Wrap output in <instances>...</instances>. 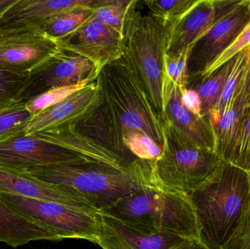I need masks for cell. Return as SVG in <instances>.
I'll list each match as a JSON object with an SVG mask.
<instances>
[{
    "label": "cell",
    "instance_id": "f1b7e54d",
    "mask_svg": "<svg viewBox=\"0 0 250 249\" xmlns=\"http://www.w3.org/2000/svg\"><path fill=\"white\" fill-rule=\"evenodd\" d=\"M230 163L250 173V106L242 121Z\"/></svg>",
    "mask_w": 250,
    "mask_h": 249
},
{
    "label": "cell",
    "instance_id": "7c38bea8",
    "mask_svg": "<svg viewBox=\"0 0 250 249\" xmlns=\"http://www.w3.org/2000/svg\"><path fill=\"white\" fill-rule=\"evenodd\" d=\"M60 48L88 58L102 70L125 54L124 36L98 20L89 19L77 30L60 39Z\"/></svg>",
    "mask_w": 250,
    "mask_h": 249
},
{
    "label": "cell",
    "instance_id": "836d02e7",
    "mask_svg": "<svg viewBox=\"0 0 250 249\" xmlns=\"http://www.w3.org/2000/svg\"><path fill=\"white\" fill-rule=\"evenodd\" d=\"M181 91V102L183 106L192 114L202 116L201 115V102L199 95L193 89H185Z\"/></svg>",
    "mask_w": 250,
    "mask_h": 249
},
{
    "label": "cell",
    "instance_id": "e0dca14e",
    "mask_svg": "<svg viewBox=\"0 0 250 249\" xmlns=\"http://www.w3.org/2000/svg\"><path fill=\"white\" fill-rule=\"evenodd\" d=\"M0 193L54 202L99 213L86 200L65 188L37 179L23 171H14L1 166Z\"/></svg>",
    "mask_w": 250,
    "mask_h": 249
},
{
    "label": "cell",
    "instance_id": "6da1fadb",
    "mask_svg": "<svg viewBox=\"0 0 250 249\" xmlns=\"http://www.w3.org/2000/svg\"><path fill=\"white\" fill-rule=\"evenodd\" d=\"M97 79L111 124L116 153L128 163L135 162L123 143V134L128 131L141 132L164 149V118L125 54L104 67Z\"/></svg>",
    "mask_w": 250,
    "mask_h": 249
},
{
    "label": "cell",
    "instance_id": "f546056e",
    "mask_svg": "<svg viewBox=\"0 0 250 249\" xmlns=\"http://www.w3.org/2000/svg\"><path fill=\"white\" fill-rule=\"evenodd\" d=\"M191 48L179 55L166 56V83L172 81L180 90L185 89L188 84V61Z\"/></svg>",
    "mask_w": 250,
    "mask_h": 249
},
{
    "label": "cell",
    "instance_id": "52a82bcc",
    "mask_svg": "<svg viewBox=\"0 0 250 249\" xmlns=\"http://www.w3.org/2000/svg\"><path fill=\"white\" fill-rule=\"evenodd\" d=\"M0 198L16 210L40 222L60 238L82 239L99 244L101 238L100 213L60 203L0 193Z\"/></svg>",
    "mask_w": 250,
    "mask_h": 249
},
{
    "label": "cell",
    "instance_id": "30bf717a",
    "mask_svg": "<svg viewBox=\"0 0 250 249\" xmlns=\"http://www.w3.org/2000/svg\"><path fill=\"white\" fill-rule=\"evenodd\" d=\"M250 22V0H242L198 39L188 58V83L201 77L234 43Z\"/></svg>",
    "mask_w": 250,
    "mask_h": 249
},
{
    "label": "cell",
    "instance_id": "5b68a950",
    "mask_svg": "<svg viewBox=\"0 0 250 249\" xmlns=\"http://www.w3.org/2000/svg\"><path fill=\"white\" fill-rule=\"evenodd\" d=\"M163 127L164 149L153 165V183L163 190L189 195L224 162L214 151L194 144L165 118Z\"/></svg>",
    "mask_w": 250,
    "mask_h": 249
},
{
    "label": "cell",
    "instance_id": "d590c367",
    "mask_svg": "<svg viewBox=\"0 0 250 249\" xmlns=\"http://www.w3.org/2000/svg\"><path fill=\"white\" fill-rule=\"evenodd\" d=\"M16 1H17V0H0V18Z\"/></svg>",
    "mask_w": 250,
    "mask_h": 249
},
{
    "label": "cell",
    "instance_id": "9c48e42d",
    "mask_svg": "<svg viewBox=\"0 0 250 249\" xmlns=\"http://www.w3.org/2000/svg\"><path fill=\"white\" fill-rule=\"evenodd\" d=\"M86 162H98L83 153L34 134H22L0 142V166L14 171Z\"/></svg>",
    "mask_w": 250,
    "mask_h": 249
},
{
    "label": "cell",
    "instance_id": "8fae6325",
    "mask_svg": "<svg viewBox=\"0 0 250 249\" xmlns=\"http://www.w3.org/2000/svg\"><path fill=\"white\" fill-rule=\"evenodd\" d=\"M57 41L38 29L0 33V69L29 74L60 51Z\"/></svg>",
    "mask_w": 250,
    "mask_h": 249
},
{
    "label": "cell",
    "instance_id": "d4e9b609",
    "mask_svg": "<svg viewBox=\"0 0 250 249\" xmlns=\"http://www.w3.org/2000/svg\"><path fill=\"white\" fill-rule=\"evenodd\" d=\"M137 4L135 0H105L101 7L92 10L89 19L100 20L124 36L126 20Z\"/></svg>",
    "mask_w": 250,
    "mask_h": 249
},
{
    "label": "cell",
    "instance_id": "4316f807",
    "mask_svg": "<svg viewBox=\"0 0 250 249\" xmlns=\"http://www.w3.org/2000/svg\"><path fill=\"white\" fill-rule=\"evenodd\" d=\"M198 0H146L144 1L148 14L170 25L182 19Z\"/></svg>",
    "mask_w": 250,
    "mask_h": 249
},
{
    "label": "cell",
    "instance_id": "cb8c5ba5",
    "mask_svg": "<svg viewBox=\"0 0 250 249\" xmlns=\"http://www.w3.org/2000/svg\"><path fill=\"white\" fill-rule=\"evenodd\" d=\"M34 114L24 102H18L0 111V142L26 134Z\"/></svg>",
    "mask_w": 250,
    "mask_h": 249
},
{
    "label": "cell",
    "instance_id": "d6a6232c",
    "mask_svg": "<svg viewBox=\"0 0 250 249\" xmlns=\"http://www.w3.org/2000/svg\"><path fill=\"white\" fill-rule=\"evenodd\" d=\"M250 45V22L247 25L246 27L242 31V33L240 34L239 37H238L236 40L235 41L234 43L221 56L220 58L201 77H204V76H207V75L210 74L212 73L213 71L218 68L220 66H221L223 63L227 61L228 60L230 59L232 57L236 56L238 53L240 52L244 48H247ZM198 77V78H200ZM198 79V78H197ZM196 80V79H195Z\"/></svg>",
    "mask_w": 250,
    "mask_h": 249
},
{
    "label": "cell",
    "instance_id": "e575fe53",
    "mask_svg": "<svg viewBox=\"0 0 250 249\" xmlns=\"http://www.w3.org/2000/svg\"><path fill=\"white\" fill-rule=\"evenodd\" d=\"M242 95L244 99L250 106V45H249V58H248V67H247L246 77H245V85H244Z\"/></svg>",
    "mask_w": 250,
    "mask_h": 249
},
{
    "label": "cell",
    "instance_id": "5bb4252c",
    "mask_svg": "<svg viewBox=\"0 0 250 249\" xmlns=\"http://www.w3.org/2000/svg\"><path fill=\"white\" fill-rule=\"evenodd\" d=\"M104 0H17L0 18V33L38 29L50 18L76 10H95Z\"/></svg>",
    "mask_w": 250,
    "mask_h": 249
},
{
    "label": "cell",
    "instance_id": "4dcf8cb0",
    "mask_svg": "<svg viewBox=\"0 0 250 249\" xmlns=\"http://www.w3.org/2000/svg\"><path fill=\"white\" fill-rule=\"evenodd\" d=\"M89 83H82V84L75 85V86L53 89L26 102V107L34 114V115H36L45 108L60 102L72 94L83 89Z\"/></svg>",
    "mask_w": 250,
    "mask_h": 249
},
{
    "label": "cell",
    "instance_id": "603a6c76",
    "mask_svg": "<svg viewBox=\"0 0 250 249\" xmlns=\"http://www.w3.org/2000/svg\"><path fill=\"white\" fill-rule=\"evenodd\" d=\"M90 9H76L50 18L39 30L48 38L58 42L77 30L92 16Z\"/></svg>",
    "mask_w": 250,
    "mask_h": 249
},
{
    "label": "cell",
    "instance_id": "d6986e66",
    "mask_svg": "<svg viewBox=\"0 0 250 249\" xmlns=\"http://www.w3.org/2000/svg\"><path fill=\"white\" fill-rule=\"evenodd\" d=\"M39 241L61 240L45 225L25 216L0 198V243L16 249Z\"/></svg>",
    "mask_w": 250,
    "mask_h": 249
},
{
    "label": "cell",
    "instance_id": "2e32d148",
    "mask_svg": "<svg viewBox=\"0 0 250 249\" xmlns=\"http://www.w3.org/2000/svg\"><path fill=\"white\" fill-rule=\"evenodd\" d=\"M104 102L98 79L83 89L34 115L26 134L76 123Z\"/></svg>",
    "mask_w": 250,
    "mask_h": 249
},
{
    "label": "cell",
    "instance_id": "83f0119b",
    "mask_svg": "<svg viewBox=\"0 0 250 249\" xmlns=\"http://www.w3.org/2000/svg\"><path fill=\"white\" fill-rule=\"evenodd\" d=\"M29 74H19L0 69V111L20 100Z\"/></svg>",
    "mask_w": 250,
    "mask_h": 249
},
{
    "label": "cell",
    "instance_id": "277c9868",
    "mask_svg": "<svg viewBox=\"0 0 250 249\" xmlns=\"http://www.w3.org/2000/svg\"><path fill=\"white\" fill-rule=\"evenodd\" d=\"M141 233H167L199 243V227L188 194L147 186L103 211ZM200 244V243H199Z\"/></svg>",
    "mask_w": 250,
    "mask_h": 249
},
{
    "label": "cell",
    "instance_id": "1f68e13d",
    "mask_svg": "<svg viewBox=\"0 0 250 249\" xmlns=\"http://www.w3.org/2000/svg\"><path fill=\"white\" fill-rule=\"evenodd\" d=\"M223 249H250V200L240 223Z\"/></svg>",
    "mask_w": 250,
    "mask_h": 249
},
{
    "label": "cell",
    "instance_id": "7a4b0ae2",
    "mask_svg": "<svg viewBox=\"0 0 250 249\" xmlns=\"http://www.w3.org/2000/svg\"><path fill=\"white\" fill-rule=\"evenodd\" d=\"M153 165L151 162L138 159L129 167L86 162L37 167L23 172L80 196L101 213L139 189L154 186Z\"/></svg>",
    "mask_w": 250,
    "mask_h": 249
},
{
    "label": "cell",
    "instance_id": "ffe728a7",
    "mask_svg": "<svg viewBox=\"0 0 250 249\" xmlns=\"http://www.w3.org/2000/svg\"><path fill=\"white\" fill-rule=\"evenodd\" d=\"M249 107L242 92L232 99L220 119L212 127L216 152L224 162L230 163L231 160L242 121Z\"/></svg>",
    "mask_w": 250,
    "mask_h": 249
},
{
    "label": "cell",
    "instance_id": "9a60e30c",
    "mask_svg": "<svg viewBox=\"0 0 250 249\" xmlns=\"http://www.w3.org/2000/svg\"><path fill=\"white\" fill-rule=\"evenodd\" d=\"M103 249H204L199 243L167 233L145 234L101 214Z\"/></svg>",
    "mask_w": 250,
    "mask_h": 249
},
{
    "label": "cell",
    "instance_id": "8992f818",
    "mask_svg": "<svg viewBox=\"0 0 250 249\" xmlns=\"http://www.w3.org/2000/svg\"><path fill=\"white\" fill-rule=\"evenodd\" d=\"M169 25L150 15L131 11L124 32L125 55L146 89L154 107L165 111L166 56Z\"/></svg>",
    "mask_w": 250,
    "mask_h": 249
},
{
    "label": "cell",
    "instance_id": "4fadbf2b",
    "mask_svg": "<svg viewBox=\"0 0 250 249\" xmlns=\"http://www.w3.org/2000/svg\"><path fill=\"white\" fill-rule=\"evenodd\" d=\"M242 0H198L182 19L169 26L166 54L179 55L207 33Z\"/></svg>",
    "mask_w": 250,
    "mask_h": 249
},
{
    "label": "cell",
    "instance_id": "3957f363",
    "mask_svg": "<svg viewBox=\"0 0 250 249\" xmlns=\"http://www.w3.org/2000/svg\"><path fill=\"white\" fill-rule=\"evenodd\" d=\"M189 197L199 227L200 245L204 249H223L249 204L250 173L223 162Z\"/></svg>",
    "mask_w": 250,
    "mask_h": 249
},
{
    "label": "cell",
    "instance_id": "44dd1931",
    "mask_svg": "<svg viewBox=\"0 0 250 249\" xmlns=\"http://www.w3.org/2000/svg\"><path fill=\"white\" fill-rule=\"evenodd\" d=\"M236 57V55L232 57L210 74L189 82L185 87L193 89L198 94L201 98V115L208 121L218 105Z\"/></svg>",
    "mask_w": 250,
    "mask_h": 249
},
{
    "label": "cell",
    "instance_id": "7402d4cb",
    "mask_svg": "<svg viewBox=\"0 0 250 249\" xmlns=\"http://www.w3.org/2000/svg\"><path fill=\"white\" fill-rule=\"evenodd\" d=\"M248 58H249V46L244 48L236 54L234 66L228 78L227 83L225 86L218 105L208 118V121L211 124V127L218 121L226 107L230 104L232 99L239 94L242 93L243 91Z\"/></svg>",
    "mask_w": 250,
    "mask_h": 249
},
{
    "label": "cell",
    "instance_id": "ac0fdd59",
    "mask_svg": "<svg viewBox=\"0 0 250 249\" xmlns=\"http://www.w3.org/2000/svg\"><path fill=\"white\" fill-rule=\"evenodd\" d=\"M163 118L198 147L216 152L214 131L209 121L187 110L181 102V91L172 81L165 86Z\"/></svg>",
    "mask_w": 250,
    "mask_h": 249
},
{
    "label": "cell",
    "instance_id": "ba28073f",
    "mask_svg": "<svg viewBox=\"0 0 250 249\" xmlns=\"http://www.w3.org/2000/svg\"><path fill=\"white\" fill-rule=\"evenodd\" d=\"M100 73L101 70L90 60L60 48L29 73L19 102L26 103L53 89L92 83Z\"/></svg>",
    "mask_w": 250,
    "mask_h": 249
},
{
    "label": "cell",
    "instance_id": "484cf974",
    "mask_svg": "<svg viewBox=\"0 0 250 249\" xmlns=\"http://www.w3.org/2000/svg\"><path fill=\"white\" fill-rule=\"evenodd\" d=\"M123 143L125 150L133 160L154 163L163 152V148L141 132H126L123 134Z\"/></svg>",
    "mask_w": 250,
    "mask_h": 249
}]
</instances>
